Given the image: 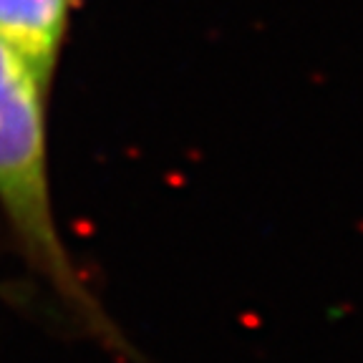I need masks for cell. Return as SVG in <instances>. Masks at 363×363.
Instances as JSON below:
<instances>
[{
    "label": "cell",
    "mask_w": 363,
    "mask_h": 363,
    "mask_svg": "<svg viewBox=\"0 0 363 363\" xmlns=\"http://www.w3.org/2000/svg\"><path fill=\"white\" fill-rule=\"evenodd\" d=\"M51 84L0 40V215L28 270L81 333L113 351L126 340L58 230L48 159Z\"/></svg>",
    "instance_id": "6da1fadb"
},
{
    "label": "cell",
    "mask_w": 363,
    "mask_h": 363,
    "mask_svg": "<svg viewBox=\"0 0 363 363\" xmlns=\"http://www.w3.org/2000/svg\"><path fill=\"white\" fill-rule=\"evenodd\" d=\"M76 0H0V40L53 84Z\"/></svg>",
    "instance_id": "7a4b0ae2"
}]
</instances>
